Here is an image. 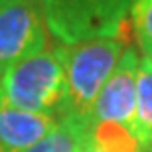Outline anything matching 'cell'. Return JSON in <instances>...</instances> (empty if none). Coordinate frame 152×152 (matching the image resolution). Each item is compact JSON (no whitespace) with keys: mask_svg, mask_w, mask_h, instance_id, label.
<instances>
[{"mask_svg":"<svg viewBox=\"0 0 152 152\" xmlns=\"http://www.w3.org/2000/svg\"><path fill=\"white\" fill-rule=\"evenodd\" d=\"M87 142L99 152H144L132 130L111 121H91Z\"/></svg>","mask_w":152,"mask_h":152,"instance_id":"9","label":"cell"},{"mask_svg":"<svg viewBox=\"0 0 152 152\" xmlns=\"http://www.w3.org/2000/svg\"><path fill=\"white\" fill-rule=\"evenodd\" d=\"M132 134L144 152H152V63L142 56L136 73V107Z\"/></svg>","mask_w":152,"mask_h":152,"instance_id":"8","label":"cell"},{"mask_svg":"<svg viewBox=\"0 0 152 152\" xmlns=\"http://www.w3.org/2000/svg\"><path fill=\"white\" fill-rule=\"evenodd\" d=\"M89 123L75 115H65L57 121L50 134L22 152H81L87 144Z\"/></svg>","mask_w":152,"mask_h":152,"instance_id":"7","label":"cell"},{"mask_svg":"<svg viewBox=\"0 0 152 152\" xmlns=\"http://www.w3.org/2000/svg\"><path fill=\"white\" fill-rule=\"evenodd\" d=\"M39 0H0V77L8 67L48 48Z\"/></svg>","mask_w":152,"mask_h":152,"instance_id":"4","label":"cell"},{"mask_svg":"<svg viewBox=\"0 0 152 152\" xmlns=\"http://www.w3.org/2000/svg\"><path fill=\"white\" fill-rule=\"evenodd\" d=\"M142 53H144V57H148V61L152 63V48H146V50H142Z\"/></svg>","mask_w":152,"mask_h":152,"instance_id":"11","label":"cell"},{"mask_svg":"<svg viewBox=\"0 0 152 152\" xmlns=\"http://www.w3.org/2000/svg\"><path fill=\"white\" fill-rule=\"evenodd\" d=\"M81 152H99V150H95V148H93V146L89 144V142H87V144L83 146V150H81Z\"/></svg>","mask_w":152,"mask_h":152,"instance_id":"12","label":"cell"},{"mask_svg":"<svg viewBox=\"0 0 152 152\" xmlns=\"http://www.w3.org/2000/svg\"><path fill=\"white\" fill-rule=\"evenodd\" d=\"M124 38L89 39L65 45V75H67L69 113L91 123V109L105 81L121 59Z\"/></svg>","mask_w":152,"mask_h":152,"instance_id":"3","label":"cell"},{"mask_svg":"<svg viewBox=\"0 0 152 152\" xmlns=\"http://www.w3.org/2000/svg\"><path fill=\"white\" fill-rule=\"evenodd\" d=\"M48 32L61 45L121 38L130 4L124 0H39Z\"/></svg>","mask_w":152,"mask_h":152,"instance_id":"2","label":"cell"},{"mask_svg":"<svg viewBox=\"0 0 152 152\" xmlns=\"http://www.w3.org/2000/svg\"><path fill=\"white\" fill-rule=\"evenodd\" d=\"M140 56L134 48L126 45L121 59L117 61L113 73L99 91L93 109L91 121H111L124 124L132 130L136 107V73H138Z\"/></svg>","mask_w":152,"mask_h":152,"instance_id":"5","label":"cell"},{"mask_svg":"<svg viewBox=\"0 0 152 152\" xmlns=\"http://www.w3.org/2000/svg\"><path fill=\"white\" fill-rule=\"evenodd\" d=\"M0 91L18 109L61 118L69 113L65 45L56 44L14 63L0 77Z\"/></svg>","mask_w":152,"mask_h":152,"instance_id":"1","label":"cell"},{"mask_svg":"<svg viewBox=\"0 0 152 152\" xmlns=\"http://www.w3.org/2000/svg\"><path fill=\"white\" fill-rule=\"evenodd\" d=\"M129 16L140 50L152 48V0H132Z\"/></svg>","mask_w":152,"mask_h":152,"instance_id":"10","label":"cell"},{"mask_svg":"<svg viewBox=\"0 0 152 152\" xmlns=\"http://www.w3.org/2000/svg\"><path fill=\"white\" fill-rule=\"evenodd\" d=\"M124 2H129V4H130V2H132V0H124Z\"/></svg>","mask_w":152,"mask_h":152,"instance_id":"13","label":"cell"},{"mask_svg":"<svg viewBox=\"0 0 152 152\" xmlns=\"http://www.w3.org/2000/svg\"><path fill=\"white\" fill-rule=\"evenodd\" d=\"M59 118L12 105L0 91V152H22L50 134Z\"/></svg>","mask_w":152,"mask_h":152,"instance_id":"6","label":"cell"}]
</instances>
